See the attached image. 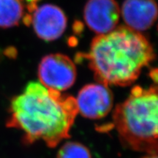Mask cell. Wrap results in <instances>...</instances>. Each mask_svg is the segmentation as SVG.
Segmentation results:
<instances>
[{"instance_id": "cell-1", "label": "cell", "mask_w": 158, "mask_h": 158, "mask_svg": "<svg viewBox=\"0 0 158 158\" xmlns=\"http://www.w3.org/2000/svg\"><path fill=\"white\" fill-rule=\"evenodd\" d=\"M10 113L7 126L21 130L26 143L40 140L54 148L70 137L78 111L73 97L31 81L13 98Z\"/></svg>"}, {"instance_id": "cell-2", "label": "cell", "mask_w": 158, "mask_h": 158, "mask_svg": "<svg viewBox=\"0 0 158 158\" xmlns=\"http://www.w3.org/2000/svg\"><path fill=\"white\" fill-rule=\"evenodd\" d=\"M81 56L88 61L98 83L127 86L155 59V53L145 36L120 27L94 37L89 52Z\"/></svg>"}, {"instance_id": "cell-3", "label": "cell", "mask_w": 158, "mask_h": 158, "mask_svg": "<svg viewBox=\"0 0 158 158\" xmlns=\"http://www.w3.org/2000/svg\"><path fill=\"white\" fill-rule=\"evenodd\" d=\"M113 122L124 147L148 155L158 154V84L135 86L116 106Z\"/></svg>"}, {"instance_id": "cell-4", "label": "cell", "mask_w": 158, "mask_h": 158, "mask_svg": "<svg viewBox=\"0 0 158 158\" xmlns=\"http://www.w3.org/2000/svg\"><path fill=\"white\" fill-rule=\"evenodd\" d=\"M75 63L66 55L51 54L41 59L38 66L40 83L45 87L62 92L74 84L76 79Z\"/></svg>"}, {"instance_id": "cell-5", "label": "cell", "mask_w": 158, "mask_h": 158, "mask_svg": "<svg viewBox=\"0 0 158 158\" xmlns=\"http://www.w3.org/2000/svg\"><path fill=\"white\" fill-rule=\"evenodd\" d=\"M76 100L79 114L85 118L99 119L109 114L113 107L114 97L108 86L98 83L84 86Z\"/></svg>"}, {"instance_id": "cell-6", "label": "cell", "mask_w": 158, "mask_h": 158, "mask_svg": "<svg viewBox=\"0 0 158 158\" xmlns=\"http://www.w3.org/2000/svg\"><path fill=\"white\" fill-rule=\"evenodd\" d=\"M120 15L119 6L116 0H88L84 9L86 25L99 35L116 29Z\"/></svg>"}, {"instance_id": "cell-7", "label": "cell", "mask_w": 158, "mask_h": 158, "mask_svg": "<svg viewBox=\"0 0 158 158\" xmlns=\"http://www.w3.org/2000/svg\"><path fill=\"white\" fill-rule=\"evenodd\" d=\"M31 24L35 34L45 42L56 40L64 32L67 16L60 7L51 4L37 7L31 16Z\"/></svg>"}, {"instance_id": "cell-8", "label": "cell", "mask_w": 158, "mask_h": 158, "mask_svg": "<svg viewBox=\"0 0 158 158\" xmlns=\"http://www.w3.org/2000/svg\"><path fill=\"white\" fill-rule=\"evenodd\" d=\"M120 12L128 28L139 32L157 21L158 5L155 0H124Z\"/></svg>"}, {"instance_id": "cell-9", "label": "cell", "mask_w": 158, "mask_h": 158, "mask_svg": "<svg viewBox=\"0 0 158 158\" xmlns=\"http://www.w3.org/2000/svg\"><path fill=\"white\" fill-rule=\"evenodd\" d=\"M36 8L27 0H0V27L10 28L21 23L29 26Z\"/></svg>"}, {"instance_id": "cell-10", "label": "cell", "mask_w": 158, "mask_h": 158, "mask_svg": "<svg viewBox=\"0 0 158 158\" xmlns=\"http://www.w3.org/2000/svg\"><path fill=\"white\" fill-rule=\"evenodd\" d=\"M56 158H92L87 148L78 142L65 143L59 150Z\"/></svg>"}, {"instance_id": "cell-11", "label": "cell", "mask_w": 158, "mask_h": 158, "mask_svg": "<svg viewBox=\"0 0 158 158\" xmlns=\"http://www.w3.org/2000/svg\"><path fill=\"white\" fill-rule=\"evenodd\" d=\"M150 76L155 83L158 84V69H155L150 72Z\"/></svg>"}, {"instance_id": "cell-12", "label": "cell", "mask_w": 158, "mask_h": 158, "mask_svg": "<svg viewBox=\"0 0 158 158\" xmlns=\"http://www.w3.org/2000/svg\"><path fill=\"white\" fill-rule=\"evenodd\" d=\"M142 158H158V154H155V155H148Z\"/></svg>"}, {"instance_id": "cell-13", "label": "cell", "mask_w": 158, "mask_h": 158, "mask_svg": "<svg viewBox=\"0 0 158 158\" xmlns=\"http://www.w3.org/2000/svg\"><path fill=\"white\" fill-rule=\"evenodd\" d=\"M157 31H158V26H157Z\"/></svg>"}]
</instances>
